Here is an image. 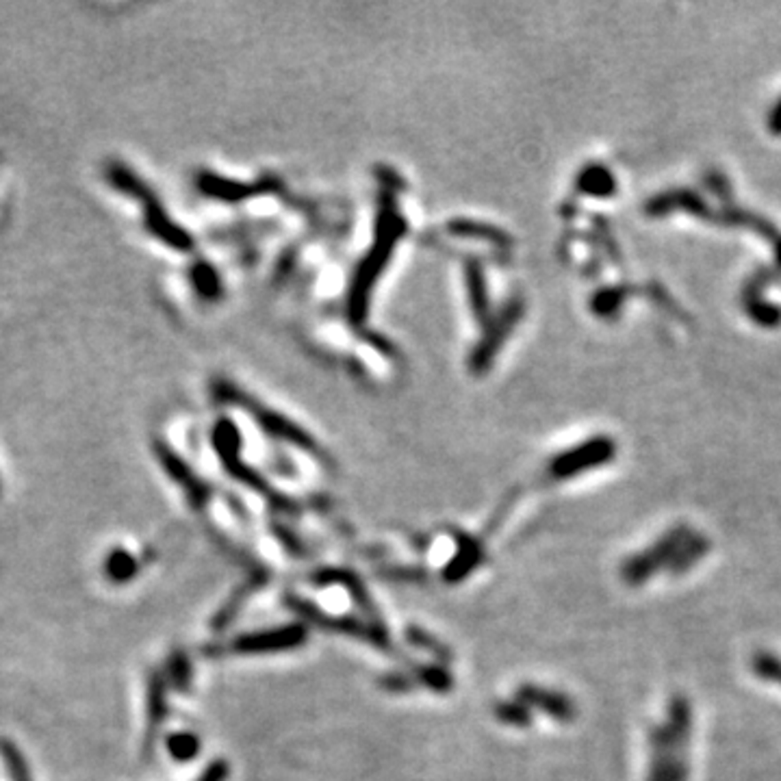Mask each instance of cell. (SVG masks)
Instances as JSON below:
<instances>
[{
	"mask_svg": "<svg viewBox=\"0 0 781 781\" xmlns=\"http://www.w3.org/2000/svg\"><path fill=\"white\" fill-rule=\"evenodd\" d=\"M692 736V706L683 692H676L667 706L664 721L649 731L652 760H688L686 749Z\"/></svg>",
	"mask_w": 781,
	"mask_h": 781,
	"instance_id": "6da1fadb",
	"label": "cell"
},
{
	"mask_svg": "<svg viewBox=\"0 0 781 781\" xmlns=\"http://www.w3.org/2000/svg\"><path fill=\"white\" fill-rule=\"evenodd\" d=\"M688 535H691V527L688 526H673L671 530L664 532L662 536L656 538L649 547H644L643 551H637L634 556H629L621 565V577H623V582H628L629 586H640L652 580L653 575H658L662 569L668 571L679 545L686 541Z\"/></svg>",
	"mask_w": 781,
	"mask_h": 781,
	"instance_id": "7a4b0ae2",
	"label": "cell"
},
{
	"mask_svg": "<svg viewBox=\"0 0 781 781\" xmlns=\"http://www.w3.org/2000/svg\"><path fill=\"white\" fill-rule=\"evenodd\" d=\"M613 456H614V445L605 439H597L593 443L584 445V448L577 449L574 454L562 456V458L558 460L556 467L560 475H571L582 472V469L586 467H595V465L605 463V460H610Z\"/></svg>",
	"mask_w": 781,
	"mask_h": 781,
	"instance_id": "3957f363",
	"label": "cell"
},
{
	"mask_svg": "<svg viewBox=\"0 0 781 781\" xmlns=\"http://www.w3.org/2000/svg\"><path fill=\"white\" fill-rule=\"evenodd\" d=\"M710 550H712L710 538L703 536L701 532L691 530V535L686 536V541L679 545L677 554H676V558H673V565L668 566V574L676 575V577L688 574L692 566L699 565L703 558L710 554Z\"/></svg>",
	"mask_w": 781,
	"mask_h": 781,
	"instance_id": "277c9868",
	"label": "cell"
},
{
	"mask_svg": "<svg viewBox=\"0 0 781 781\" xmlns=\"http://www.w3.org/2000/svg\"><path fill=\"white\" fill-rule=\"evenodd\" d=\"M103 569H105V575L109 577L113 584H126V582L133 580V577L137 575L139 565H137V560H135L133 554H129L126 550L115 547V550H111L109 554H106Z\"/></svg>",
	"mask_w": 781,
	"mask_h": 781,
	"instance_id": "5b68a950",
	"label": "cell"
},
{
	"mask_svg": "<svg viewBox=\"0 0 781 781\" xmlns=\"http://www.w3.org/2000/svg\"><path fill=\"white\" fill-rule=\"evenodd\" d=\"M691 766L688 760H652L647 781H688Z\"/></svg>",
	"mask_w": 781,
	"mask_h": 781,
	"instance_id": "8992f818",
	"label": "cell"
},
{
	"mask_svg": "<svg viewBox=\"0 0 781 781\" xmlns=\"http://www.w3.org/2000/svg\"><path fill=\"white\" fill-rule=\"evenodd\" d=\"M0 758L4 761V769L12 781H33L31 770H28L27 760H24L22 751L13 745L12 740H0Z\"/></svg>",
	"mask_w": 781,
	"mask_h": 781,
	"instance_id": "52a82bcc",
	"label": "cell"
},
{
	"mask_svg": "<svg viewBox=\"0 0 781 781\" xmlns=\"http://www.w3.org/2000/svg\"><path fill=\"white\" fill-rule=\"evenodd\" d=\"M751 668L760 679L775 682L781 686V658L775 656V653L758 652L754 656V662H751Z\"/></svg>",
	"mask_w": 781,
	"mask_h": 781,
	"instance_id": "ba28073f",
	"label": "cell"
},
{
	"mask_svg": "<svg viewBox=\"0 0 781 781\" xmlns=\"http://www.w3.org/2000/svg\"><path fill=\"white\" fill-rule=\"evenodd\" d=\"M168 746L176 760H189L196 754V738L189 734H176L168 740Z\"/></svg>",
	"mask_w": 781,
	"mask_h": 781,
	"instance_id": "9c48e42d",
	"label": "cell"
},
{
	"mask_svg": "<svg viewBox=\"0 0 781 781\" xmlns=\"http://www.w3.org/2000/svg\"><path fill=\"white\" fill-rule=\"evenodd\" d=\"M148 719H150V727L159 725V721L163 719V691H161V683L159 682L150 683Z\"/></svg>",
	"mask_w": 781,
	"mask_h": 781,
	"instance_id": "30bf717a",
	"label": "cell"
},
{
	"mask_svg": "<svg viewBox=\"0 0 781 781\" xmlns=\"http://www.w3.org/2000/svg\"><path fill=\"white\" fill-rule=\"evenodd\" d=\"M770 130H773V133H781V103L777 105V109L773 111V115H770Z\"/></svg>",
	"mask_w": 781,
	"mask_h": 781,
	"instance_id": "8fae6325",
	"label": "cell"
}]
</instances>
